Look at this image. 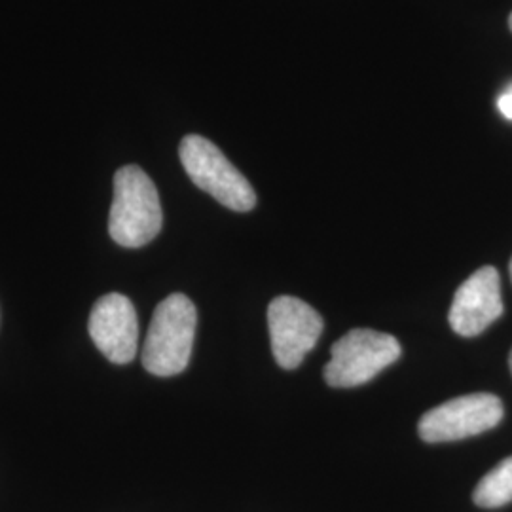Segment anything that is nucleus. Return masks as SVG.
I'll use <instances>...</instances> for the list:
<instances>
[{
	"mask_svg": "<svg viewBox=\"0 0 512 512\" xmlns=\"http://www.w3.org/2000/svg\"><path fill=\"white\" fill-rule=\"evenodd\" d=\"M164 213L154 183L139 165H126L114 175L109 234L118 245L137 249L162 230Z\"/></svg>",
	"mask_w": 512,
	"mask_h": 512,
	"instance_id": "1",
	"label": "nucleus"
},
{
	"mask_svg": "<svg viewBox=\"0 0 512 512\" xmlns=\"http://www.w3.org/2000/svg\"><path fill=\"white\" fill-rule=\"evenodd\" d=\"M198 313L184 294H171L154 311L148 329L143 366L154 376H175L188 366Z\"/></svg>",
	"mask_w": 512,
	"mask_h": 512,
	"instance_id": "2",
	"label": "nucleus"
},
{
	"mask_svg": "<svg viewBox=\"0 0 512 512\" xmlns=\"http://www.w3.org/2000/svg\"><path fill=\"white\" fill-rule=\"evenodd\" d=\"M179 156L192 183L224 207L238 213L255 207L253 186L211 141L202 135H186L179 148Z\"/></svg>",
	"mask_w": 512,
	"mask_h": 512,
	"instance_id": "3",
	"label": "nucleus"
},
{
	"mask_svg": "<svg viewBox=\"0 0 512 512\" xmlns=\"http://www.w3.org/2000/svg\"><path fill=\"white\" fill-rule=\"evenodd\" d=\"M401 357L395 336L378 330L355 329L330 348L325 380L330 387H357L370 382Z\"/></svg>",
	"mask_w": 512,
	"mask_h": 512,
	"instance_id": "4",
	"label": "nucleus"
},
{
	"mask_svg": "<svg viewBox=\"0 0 512 512\" xmlns=\"http://www.w3.org/2000/svg\"><path fill=\"white\" fill-rule=\"evenodd\" d=\"M501 420L503 404L495 395L473 393L456 397L423 414L418 431L421 439L435 444L475 437L494 429Z\"/></svg>",
	"mask_w": 512,
	"mask_h": 512,
	"instance_id": "5",
	"label": "nucleus"
},
{
	"mask_svg": "<svg viewBox=\"0 0 512 512\" xmlns=\"http://www.w3.org/2000/svg\"><path fill=\"white\" fill-rule=\"evenodd\" d=\"M268 327L275 361L293 370L304 361L323 332V317L300 298L279 296L268 308Z\"/></svg>",
	"mask_w": 512,
	"mask_h": 512,
	"instance_id": "6",
	"label": "nucleus"
},
{
	"mask_svg": "<svg viewBox=\"0 0 512 512\" xmlns=\"http://www.w3.org/2000/svg\"><path fill=\"white\" fill-rule=\"evenodd\" d=\"M90 336L97 349L114 365H128L139 346L137 311L128 296L105 294L93 306L90 315Z\"/></svg>",
	"mask_w": 512,
	"mask_h": 512,
	"instance_id": "7",
	"label": "nucleus"
},
{
	"mask_svg": "<svg viewBox=\"0 0 512 512\" xmlns=\"http://www.w3.org/2000/svg\"><path fill=\"white\" fill-rule=\"evenodd\" d=\"M501 315L503 300L499 274L492 266H484L459 287L448 319L456 334L473 338L488 329Z\"/></svg>",
	"mask_w": 512,
	"mask_h": 512,
	"instance_id": "8",
	"label": "nucleus"
},
{
	"mask_svg": "<svg viewBox=\"0 0 512 512\" xmlns=\"http://www.w3.org/2000/svg\"><path fill=\"white\" fill-rule=\"evenodd\" d=\"M476 505L482 509H499L512 501V456L503 459L495 469L484 476L473 494Z\"/></svg>",
	"mask_w": 512,
	"mask_h": 512,
	"instance_id": "9",
	"label": "nucleus"
},
{
	"mask_svg": "<svg viewBox=\"0 0 512 512\" xmlns=\"http://www.w3.org/2000/svg\"><path fill=\"white\" fill-rule=\"evenodd\" d=\"M497 107L501 110V114L505 116V118H509L512 120V86L507 90V92L503 93L501 97H499V101H497Z\"/></svg>",
	"mask_w": 512,
	"mask_h": 512,
	"instance_id": "10",
	"label": "nucleus"
},
{
	"mask_svg": "<svg viewBox=\"0 0 512 512\" xmlns=\"http://www.w3.org/2000/svg\"><path fill=\"white\" fill-rule=\"evenodd\" d=\"M509 366H511V372H512V351H511V357H509Z\"/></svg>",
	"mask_w": 512,
	"mask_h": 512,
	"instance_id": "11",
	"label": "nucleus"
},
{
	"mask_svg": "<svg viewBox=\"0 0 512 512\" xmlns=\"http://www.w3.org/2000/svg\"><path fill=\"white\" fill-rule=\"evenodd\" d=\"M509 27H511V31H512V14H511V18H509Z\"/></svg>",
	"mask_w": 512,
	"mask_h": 512,
	"instance_id": "12",
	"label": "nucleus"
},
{
	"mask_svg": "<svg viewBox=\"0 0 512 512\" xmlns=\"http://www.w3.org/2000/svg\"><path fill=\"white\" fill-rule=\"evenodd\" d=\"M509 270H511V279H512V260H511V266H509Z\"/></svg>",
	"mask_w": 512,
	"mask_h": 512,
	"instance_id": "13",
	"label": "nucleus"
}]
</instances>
